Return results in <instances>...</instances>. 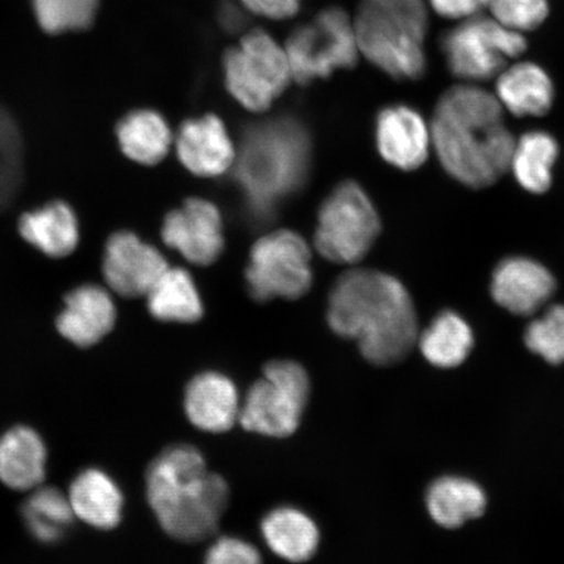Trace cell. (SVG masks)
Listing matches in <instances>:
<instances>
[{
    "mask_svg": "<svg viewBox=\"0 0 564 564\" xmlns=\"http://www.w3.org/2000/svg\"><path fill=\"white\" fill-rule=\"evenodd\" d=\"M327 317L334 333L356 340L372 365L404 361L419 344L411 295L390 274L370 270L343 274L330 292Z\"/></svg>",
    "mask_w": 564,
    "mask_h": 564,
    "instance_id": "7a4b0ae2",
    "label": "cell"
},
{
    "mask_svg": "<svg viewBox=\"0 0 564 564\" xmlns=\"http://www.w3.org/2000/svg\"><path fill=\"white\" fill-rule=\"evenodd\" d=\"M525 345L552 365L564 364V305L549 307L538 319L529 323Z\"/></svg>",
    "mask_w": 564,
    "mask_h": 564,
    "instance_id": "4dcf8cb0",
    "label": "cell"
},
{
    "mask_svg": "<svg viewBox=\"0 0 564 564\" xmlns=\"http://www.w3.org/2000/svg\"><path fill=\"white\" fill-rule=\"evenodd\" d=\"M26 527L35 539L46 544L62 539L75 513L68 496L54 488L35 490L23 507Z\"/></svg>",
    "mask_w": 564,
    "mask_h": 564,
    "instance_id": "f1b7e54d",
    "label": "cell"
},
{
    "mask_svg": "<svg viewBox=\"0 0 564 564\" xmlns=\"http://www.w3.org/2000/svg\"><path fill=\"white\" fill-rule=\"evenodd\" d=\"M555 288L552 272L524 257L502 260L491 279L494 301L507 312L520 316L538 313L553 297Z\"/></svg>",
    "mask_w": 564,
    "mask_h": 564,
    "instance_id": "9a60e30c",
    "label": "cell"
},
{
    "mask_svg": "<svg viewBox=\"0 0 564 564\" xmlns=\"http://www.w3.org/2000/svg\"><path fill=\"white\" fill-rule=\"evenodd\" d=\"M262 534L274 554L292 563L312 560L321 541L315 521L294 507H279L268 513Z\"/></svg>",
    "mask_w": 564,
    "mask_h": 564,
    "instance_id": "603a6c76",
    "label": "cell"
},
{
    "mask_svg": "<svg viewBox=\"0 0 564 564\" xmlns=\"http://www.w3.org/2000/svg\"><path fill=\"white\" fill-rule=\"evenodd\" d=\"M46 447L30 427L11 429L0 438V481L15 490L39 488L45 478Z\"/></svg>",
    "mask_w": 564,
    "mask_h": 564,
    "instance_id": "7402d4cb",
    "label": "cell"
},
{
    "mask_svg": "<svg viewBox=\"0 0 564 564\" xmlns=\"http://www.w3.org/2000/svg\"><path fill=\"white\" fill-rule=\"evenodd\" d=\"M116 138L123 156L145 167L161 164L174 141L166 119L151 109L126 112L116 124Z\"/></svg>",
    "mask_w": 564,
    "mask_h": 564,
    "instance_id": "44dd1931",
    "label": "cell"
},
{
    "mask_svg": "<svg viewBox=\"0 0 564 564\" xmlns=\"http://www.w3.org/2000/svg\"><path fill=\"white\" fill-rule=\"evenodd\" d=\"M308 373L288 359L265 365L263 378L250 387L241 404L239 423L246 432L286 438L300 427L310 399Z\"/></svg>",
    "mask_w": 564,
    "mask_h": 564,
    "instance_id": "8992f818",
    "label": "cell"
},
{
    "mask_svg": "<svg viewBox=\"0 0 564 564\" xmlns=\"http://www.w3.org/2000/svg\"><path fill=\"white\" fill-rule=\"evenodd\" d=\"M436 15L444 19L463 21L481 15L489 9L491 0H429Z\"/></svg>",
    "mask_w": 564,
    "mask_h": 564,
    "instance_id": "836d02e7",
    "label": "cell"
},
{
    "mask_svg": "<svg viewBox=\"0 0 564 564\" xmlns=\"http://www.w3.org/2000/svg\"><path fill=\"white\" fill-rule=\"evenodd\" d=\"M527 46L524 34L482 15L458 21L441 40L451 74L469 84L497 77L507 63L525 53Z\"/></svg>",
    "mask_w": 564,
    "mask_h": 564,
    "instance_id": "ba28073f",
    "label": "cell"
},
{
    "mask_svg": "<svg viewBox=\"0 0 564 564\" xmlns=\"http://www.w3.org/2000/svg\"><path fill=\"white\" fill-rule=\"evenodd\" d=\"M160 237L169 249L189 263L209 265L224 250L223 218L215 204L192 197L169 210L161 223Z\"/></svg>",
    "mask_w": 564,
    "mask_h": 564,
    "instance_id": "4fadbf2b",
    "label": "cell"
},
{
    "mask_svg": "<svg viewBox=\"0 0 564 564\" xmlns=\"http://www.w3.org/2000/svg\"><path fill=\"white\" fill-rule=\"evenodd\" d=\"M175 151L181 164L197 176H218L235 165L236 150L221 119L206 116L180 127Z\"/></svg>",
    "mask_w": 564,
    "mask_h": 564,
    "instance_id": "2e32d148",
    "label": "cell"
},
{
    "mask_svg": "<svg viewBox=\"0 0 564 564\" xmlns=\"http://www.w3.org/2000/svg\"><path fill=\"white\" fill-rule=\"evenodd\" d=\"M171 267L156 246L132 230L112 232L104 247L102 284L121 300H144Z\"/></svg>",
    "mask_w": 564,
    "mask_h": 564,
    "instance_id": "7c38bea8",
    "label": "cell"
},
{
    "mask_svg": "<svg viewBox=\"0 0 564 564\" xmlns=\"http://www.w3.org/2000/svg\"><path fill=\"white\" fill-rule=\"evenodd\" d=\"M284 47L293 80L301 86L324 79L335 69L355 67L361 55L355 23L337 7L317 13L310 23L294 30Z\"/></svg>",
    "mask_w": 564,
    "mask_h": 564,
    "instance_id": "9c48e42d",
    "label": "cell"
},
{
    "mask_svg": "<svg viewBox=\"0 0 564 564\" xmlns=\"http://www.w3.org/2000/svg\"><path fill=\"white\" fill-rule=\"evenodd\" d=\"M242 400L232 380L224 373L207 371L196 376L186 387L185 412L202 432L221 434L239 422Z\"/></svg>",
    "mask_w": 564,
    "mask_h": 564,
    "instance_id": "ac0fdd59",
    "label": "cell"
},
{
    "mask_svg": "<svg viewBox=\"0 0 564 564\" xmlns=\"http://www.w3.org/2000/svg\"><path fill=\"white\" fill-rule=\"evenodd\" d=\"M310 151L308 133L293 118L279 117L247 127L235 165L253 221L271 220L279 204L303 186Z\"/></svg>",
    "mask_w": 564,
    "mask_h": 564,
    "instance_id": "277c9868",
    "label": "cell"
},
{
    "mask_svg": "<svg viewBox=\"0 0 564 564\" xmlns=\"http://www.w3.org/2000/svg\"><path fill=\"white\" fill-rule=\"evenodd\" d=\"M225 83L246 109L262 112L293 80L285 47L262 30L247 32L224 58Z\"/></svg>",
    "mask_w": 564,
    "mask_h": 564,
    "instance_id": "52a82bcc",
    "label": "cell"
},
{
    "mask_svg": "<svg viewBox=\"0 0 564 564\" xmlns=\"http://www.w3.org/2000/svg\"><path fill=\"white\" fill-rule=\"evenodd\" d=\"M220 19L225 30L229 32L241 31L246 21L243 11L232 3L223 7Z\"/></svg>",
    "mask_w": 564,
    "mask_h": 564,
    "instance_id": "d590c367",
    "label": "cell"
},
{
    "mask_svg": "<svg viewBox=\"0 0 564 564\" xmlns=\"http://www.w3.org/2000/svg\"><path fill=\"white\" fill-rule=\"evenodd\" d=\"M147 498L169 535L199 542L216 533L228 509L230 489L220 475L209 471L199 449L175 444L148 467Z\"/></svg>",
    "mask_w": 564,
    "mask_h": 564,
    "instance_id": "3957f363",
    "label": "cell"
},
{
    "mask_svg": "<svg viewBox=\"0 0 564 564\" xmlns=\"http://www.w3.org/2000/svg\"><path fill=\"white\" fill-rule=\"evenodd\" d=\"M430 131L444 171L465 186L489 187L510 171L517 140L497 96L476 84L444 91Z\"/></svg>",
    "mask_w": 564,
    "mask_h": 564,
    "instance_id": "6da1fadb",
    "label": "cell"
},
{
    "mask_svg": "<svg viewBox=\"0 0 564 564\" xmlns=\"http://www.w3.org/2000/svg\"><path fill=\"white\" fill-rule=\"evenodd\" d=\"M496 96L513 116L544 117L553 108L555 89L544 68L533 62H518L500 70Z\"/></svg>",
    "mask_w": 564,
    "mask_h": 564,
    "instance_id": "ffe728a7",
    "label": "cell"
},
{
    "mask_svg": "<svg viewBox=\"0 0 564 564\" xmlns=\"http://www.w3.org/2000/svg\"><path fill=\"white\" fill-rule=\"evenodd\" d=\"M253 300H297L313 284L312 252L297 232H270L253 245L246 271Z\"/></svg>",
    "mask_w": 564,
    "mask_h": 564,
    "instance_id": "8fae6325",
    "label": "cell"
},
{
    "mask_svg": "<svg viewBox=\"0 0 564 564\" xmlns=\"http://www.w3.org/2000/svg\"><path fill=\"white\" fill-rule=\"evenodd\" d=\"M98 0H33L39 23L45 31L83 30L94 21Z\"/></svg>",
    "mask_w": 564,
    "mask_h": 564,
    "instance_id": "f546056e",
    "label": "cell"
},
{
    "mask_svg": "<svg viewBox=\"0 0 564 564\" xmlns=\"http://www.w3.org/2000/svg\"><path fill=\"white\" fill-rule=\"evenodd\" d=\"M68 499L75 517L95 528L111 529L122 517L123 497L117 484L98 469H88L70 485Z\"/></svg>",
    "mask_w": 564,
    "mask_h": 564,
    "instance_id": "cb8c5ba5",
    "label": "cell"
},
{
    "mask_svg": "<svg viewBox=\"0 0 564 564\" xmlns=\"http://www.w3.org/2000/svg\"><path fill=\"white\" fill-rule=\"evenodd\" d=\"M558 154V143L547 132H527L514 141L510 171L527 192L544 194L552 186Z\"/></svg>",
    "mask_w": 564,
    "mask_h": 564,
    "instance_id": "4316f807",
    "label": "cell"
},
{
    "mask_svg": "<svg viewBox=\"0 0 564 564\" xmlns=\"http://www.w3.org/2000/svg\"><path fill=\"white\" fill-rule=\"evenodd\" d=\"M359 53L398 80L426 73L427 7L423 0H361L355 20Z\"/></svg>",
    "mask_w": 564,
    "mask_h": 564,
    "instance_id": "5b68a950",
    "label": "cell"
},
{
    "mask_svg": "<svg viewBox=\"0 0 564 564\" xmlns=\"http://www.w3.org/2000/svg\"><path fill=\"white\" fill-rule=\"evenodd\" d=\"M426 505L436 524L455 529L481 517L486 497L482 489L469 479L443 477L430 486Z\"/></svg>",
    "mask_w": 564,
    "mask_h": 564,
    "instance_id": "484cf974",
    "label": "cell"
},
{
    "mask_svg": "<svg viewBox=\"0 0 564 564\" xmlns=\"http://www.w3.org/2000/svg\"><path fill=\"white\" fill-rule=\"evenodd\" d=\"M204 564H263L258 549L236 538H221L207 552Z\"/></svg>",
    "mask_w": 564,
    "mask_h": 564,
    "instance_id": "d6a6232c",
    "label": "cell"
},
{
    "mask_svg": "<svg viewBox=\"0 0 564 564\" xmlns=\"http://www.w3.org/2000/svg\"><path fill=\"white\" fill-rule=\"evenodd\" d=\"M377 140L383 159L403 171H414L425 164L433 145L432 131L425 119L403 105L380 111Z\"/></svg>",
    "mask_w": 564,
    "mask_h": 564,
    "instance_id": "e0dca14e",
    "label": "cell"
},
{
    "mask_svg": "<svg viewBox=\"0 0 564 564\" xmlns=\"http://www.w3.org/2000/svg\"><path fill=\"white\" fill-rule=\"evenodd\" d=\"M118 321L116 295L100 282H87L69 291L55 317V330L79 349L96 347L115 330Z\"/></svg>",
    "mask_w": 564,
    "mask_h": 564,
    "instance_id": "5bb4252c",
    "label": "cell"
},
{
    "mask_svg": "<svg viewBox=\"0 0 564 564\" xmlns=\"http://www.w3.org/2000/svg\"><path fill=\"white\" fill-rule=\"evenodd\" d=\"M474 333L468 323L454 312H443L419 337L426 361L441 369H453L468 358L474 348Z\"/></svg>",
    "mask_w": 564,
    "mask_h": 564,
    "instance_id": "83f0119b",
    "label": "cell"
},
{
    "mask_svg": "<svg viewBox=\"0 0 564 564\" xmlns=\"http://www.w3.org/2000/svg\"><path fill=\"white\" fill-rule=\"evenodd\" d=\"M241 3L258 17L285 20L300 11L301 0H241Z\"/></svg>",
    "mask_w": 564,
    "mask_h": 564,
    "instance_id": "e575fe53",
    "label": "cell"
},
{
    "mask_svg": "<svg viewBox=\"0 0 564 564\" xmlns=\"http://www.w3.org/2000/svg\"><path fill=\"white\" fill-rule=\"evenodd\" d=\"M317 220L316 249L334 263L359 262L380 231L376 208L355 182H344L334 189L323 203Z\"/></svg>",
    "mask_w": 564,
    "mask_h": 564,
    "instance_id": "30bf717a",
    "label": "cell"
},
{
    "mask_svg": "<svg viewBox=\"0 0 564 564\" xmlns=\"http://www.w3.org/2000/svg\"><path fill=\"white\" fill-rule=\"evenodd\" d=\"M144 300L148 314L162 323H195L203 315L199 292L183 268L169 267Z\"/></svg>",
    "mask_w": 564,
    "mask_h": 564,
    "instance_id": "d4e9b609",
    "label": "cell"
},
{
    "mask_svg": "<svg viewBox=\"0 0 564 564\" xmlns=\"http://www.w3.org/2000/svg\"><path fill=\"white\" fill-rule=\"evenodd\" d=\"M491 18L509 30L524 34L538 30L549 17V0H491Z\"/></svg>",
    "mask_w": 564,
    "mask_h": 564,
    "instance_id": "1f68e13d",
    "label": "cell"
},
{
    "mask_svg": "<svg viewBox=\"0 0 564 564\" xmlns=\"http://www.w3.org/2000/svg\"><path fill=\"white\" fill-rule=\"evenodd\" d=\"M19 235L33 249L52 259H65L80 243V224L68 203L52 200L24 212L18 221Z\"/></svg>",
    "mask_w": 564,
    "mask_h": 564,
    "instance_id": "d6986e66",
    "label": "cell"
}]
</instances>
